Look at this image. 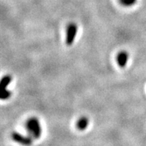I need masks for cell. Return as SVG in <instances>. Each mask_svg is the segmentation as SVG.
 Here are the masks:
<instances>
[{
  "instance_id": "obj_4",
  "label": "cell",
  "mask_w": 146,
  "mask_h": 146,
  "mask_svg": "<svg viewBox=\"0 0 146 146\" xmlns=\"http://www.w3.org/2000/svg\"><path fill=\"white\" fill-rule=\"evenodd\" d=\"M11 138L16 142H17L22 145L30 146L32 145L33 138L30 136H24V135L17 132H14L11 133Z\"/></svg>"
},
{
  "instance_id": "obj_6",
  "label": "cell",
  "mask_w": 146,
  "mask_h": 146,
  "mask_svg": "<svg viewBox=\"0 0 146 146\" xmlns=\"http://www.w3.org/2000/svg\"><path fill=\"white\" fill-rule=\"evenodd\" d=\"M89 125V119L86 116H82L81 118L78 120L76 123V127L78 129L79 131H84L85 129L88 127Z\"/></svg>"
},
{
  "instance_id": "obj_5",
  "label": "cell",
  "mask_w": 146,
  "mask_h": 146,
  "mask_svg": "<svg viewBox=\"0 0 146 146\" xmlns=\"http://www.w3.org/2000/svg\"><path fill=\"white\" fill-rule=\"evenodd\" d=\"M116 60H117L118 65L120 66V67L123 68L126 66L127 63V60H128V54H127V52L125 51H121L117 54V57H116Z\"/></svg>"
},
{
  "instance_id": "obj_7",
  "label": "cell",
  "mask_w": 146,
  "mask_h": 146,
  "mask_svg": "<svg viewBox=\"0 0 146 146\" xmlns=\"http://www.w3.org/2000/svg\"><path fill=\"white\" fill-rule=\"evenodd\" d=\"M137 0H123L121 4L126 7H129V6L133 5L136 3Z\"/></svg>"
},
{
  "instance_id": "obj_3",
  "label": "cell",
  "mask_w": 146,
  "mask_h": 146,
  "mask_svg": "<svg viewBox=\"0 0 146 146\" xmlns=\"http://www.w3.org/2000/svg\"><path fill=\"white\" fill-rule=\"evenodd\" d=\"M78 26L75 23H72L69 24L66 29V43L67 46H71L75 41V36L77 35Z\"/></svg>"
},
{
  "instance_id": "obj_8",
  "label": "cell",
  "mask_w": 146,
  "mask_h": 146,
  "mask_svg": "<svg viewBox=\"0 0 146 146\" xmlns=\"http://www.w3.org/2000/svg\"><path fill=\"white\" fill-rule=\"evenodd\" d=\"M119 2H120V3H121V2H122V1H123V0H119Z\"/></svg>"
},
{
  "instance_id": "obj_1",
  "label": "cell",
  "mask_w": 146,
  "mask_h": 146,
  "mask_svg": "<svg viewBox=\"0 0 146 146\" xmlns=\"http://www.w3.org/2000/svg\"><path fill=\"white\" fill-rule=\"evenodd\" d=\"M26 129L29 135L33 139H39L42 134V128L40 121L36 118L31 117L26 122Z\"/></svg>"
},
{
  "instance_id": "obj_2",
  "label": "cell",
  "mask_w": 146,
  "mask_h": 146,
  "mask_svg": "<svg viewBox=\"0 0 146 146\" xmlns=\"http://www.w3.org/2000/svg\"><path fill=\"white\" fill-rule=\"evenodd\" d=\"M12 78L11 75H7L2 78L0 83V98L2 100H5L11 96V92L7 90L8 85L11 82Z\"/></svg>"
}]
</instances>
